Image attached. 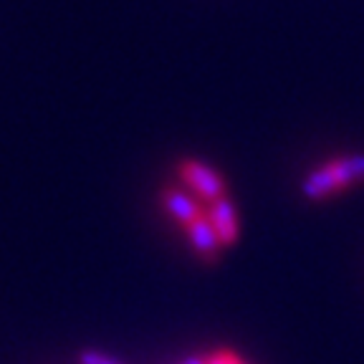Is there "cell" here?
I'll return each mask as SVG.
<instances>
[{"mask_svg":"<svg viewBox=\"0 0 364 364\" xmlns=\"http://www.w3.org/2000/svg\"><path fill=\"white\" fill-rule=\"evenodd\" d=\"M357 182H364V154H347L309 172L301 182V193L306 200H324Z\"/></svg>","mask_w":364,"mask_h":364,"instance_id":"1","label":"cell"},{"mask_svg":"<svg viewBox=\"0 0 364 364\" xmlns=\"http://www.w3.org/2000/svg\"><path fill=\"white\" fill-rule=\"evenodd\" d=\"M180 177L188 182L190 188L195 190V195L203 198L205 203H213V200L225 195V182H223V177L218 175L210 165L200 162V159H182Z\"/></svg>","mask_w":364,"mask_h":364,"instance_id":"2","label":"cell"},{"mask_svg":"<svg viewBox=\"0 0 364 364\" xmlns=\"http://www.w3.org/2000/svg\"><path fill=\"white\" fill-rule=\"evenodd\" d=\"M213 228H215L218 238L223 245H233L240 235V225H238V213H235V205L230 203V198H218L210 203V210H208Z\"/></svg>","mask_w":364,"mask_h":364,"instance_id":"3","label":"cell"},{"mask_svg":"<svg viewBox=\"0 0 364 364\" xmlns=\"http://www.w3.org/2000/svg\"><path fill=\"white\" fill-rule=\"evenodd\" d=\"M185 230H188V238H190V243H193L195 253H198L200 258H205V261H215L218 250H220L223 243H220V238H218L210 218L208 215L195 218L190 225H185Z\"/></svg>","mask_w":364,"mask_h":364,"instance_id":"4","label":"cell"},{"mask_svg":"<svg viewBox=\"0 0 364 364\" xmlns=\"http://www.w3.org/2000/svg\"><path fill=\"white\" fill-rule=\"evenodd\" d=\"M162 203H165L167 213H170L177 223H182V225H190L195 218L203 215V210H200V205L195 203V198H190V195L182 193V190L167 188L165 193H162Z\"/></svg>","mask_w":364,"mask_h":364,"instance_id":"5","label":"cell"},{"mask_svg":"<svg viewBox=\"0 0 364 364\" xmlns=\"http://www.w3.org/2000/svg\"><path fill=\"white\" fill-rule=\"evenodd\" d=\"M79 364H122V362H117V359L109 357V354L94 352V349H86V352L79 354Z\"/></svg>","mask_w":364,"mask_h":364,"instance_id":"6","label":"cell"},{"mask_svg":"<svg viewBox=\"0 0 364 364\" xmlns=\"http://www.w3.org/2000/svg\"><path fill=\"white\" fill-rule=\"evenodd\" d=\"M208 364H240V359L233 352H218L208 359Z\"/></svg>","mask_w":364,"mask_h":364,"instance_id":"7","label":"cell"},{"mask_svg":"<svg viewBox=\"0 0 364 364\" xmlns=\"http://www.w3.org/2000/svg\"><path fill=\"white\" fill-rule=\"evenodd\" d=\"M180 364H208V359H203V357H188L185 362H180Z\"/></svg>","mask_w":364,"mask_h":364,"instance_id":"8","label":"cell"},{"mask_svg":"<svg viewBox=\"0 0 364 364\" xmlns=\"http://www.w3.org/2000/svg\"><path fill=\"white\" fill-rule=\"evenodd\" d=\"M240 364H245V362H240Z\"/></svg>","mask_w":364,"mask_h":364,"instance_id":"9","label":"cell"}]
</instances>
